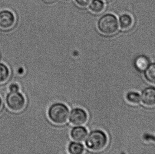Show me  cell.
I'll use <instances>...</instances> for the list:
<instances>
[{
    "instance_id": "obj_1",
    "label": "cell",
    "mask_w": 155,
    "mask_h": 154,
    "mask_svg": "<svg viewBox=\"0 0 155 154\" xmlns=\"http://www.w3.org/2000/svg\"><path fill=\"white\" fill-rule=\"evenodd\" d=\"M106 133L100 129L91 130L84 141L85 150L84 154H96L104 149L108 143Z\"/></svg>"
},
{
    "instance_id": "obj_2",
    "label": "cell",
    "mask_w": 155,
    "mask_h": 154,
    "mask_svg": "<svg viewBox=\"0 0 155 154\" xmlns=\"http://www.w3.org/2000/svg\"><path fill=\"white\" fill-rule=\"evenodd\" d=\"M70 109L62 102H54L49 106L47 115L51 122L56 124H66L68 122Z\"/></svg>"
},
{
    "instance_id": "obj_3",
    "label": "cell",
    "mask_w": 155,
    "mask_h": 154,
    "mask_svg": "<svg viewBox=\"0 0 155 154\" xmlns=\"http://www.w3.org/2000/svg\"><path fill=\"white\" fill-rule=\"evenodd\" d=\"M97 28L103 34L114 35L117 33L119 28L117 18L112 14H104L98 20Z\"/></svg>"
},
{
    "instance_id": "obj_4",
    "label": "cell",
    "mask_w": 155,
    "mask_h": 154,
    "mask_svg": "<svg viewBox=\"0 0 155 154\" xmlns=\"http://www.w3.org/2000/svg\"><path fill=\"white\" fill-rule=\"evenodd\" d=\"M6 102L9 109L15 112H21L26 105L25 97L18 91H11L8 94Z\"/></svg>"
},
{
    "instance_id": "obj_5",
    "label": "cell",
    "mask_w": 155,
    "mask_h": 154,
    "mask_svg": "<svg viewBox=\"0 0 155 154\" xmlns=\"http://www.w3.org/2000/svg\"><path fill=\"white\" fill-rule=\"evenodd\" d=\"M70 111L68 119L72 125H84L87 121L88 114L84 108L76 107Z\"/></svg>"
},
{
    "instance_id": "obj_6",
    "label": "cell",
    "mask_w": 155,
    "mask_h": 154,
    "mask_svg": "<svg viewBox=\"0 0 155 154\" xmlns=\"http://www.w3.org/2000/svg\"><path fill=\"white\" fill-rule=\"evenodd\" d=\"M15 22V16L11 11L3 10L0 11V28L3 30L11 29Z\"/></svg>"
},
{
    "instance_id": "obj_7",
    "label": "cell",
    "mask_w": 155,
    "mask_h": 154,
    "mask_svg": "<svg viewBox=\"0 0 155 154\" xmlns=\"http://www.w3.org/2000/svg\"><path fill=\"white\" fill-rule=\"evenodd\" d=\"M141 100L145 106L149 108L155 107V87H147L142 91Z\"/></svg>"
},
{
    "instance_id": "obj_8",
    "label": "cell",
    "mask_w": 155,
    "mask_h": 154,
    "mask_svg": "<svg viewBox=\"0 0 155 154\" xmlns=\"http://www.w3.org/2000/svg\"><path fill=\"white\" fill-rule=\"evenodd\" d=\"M88 133V130L84 126H74L71 129L70 135L74 141L82 143L85 141Z\"/></svg>"
},
{
    "instance_id": "obj_9",
    "label": "cell",
    "mask_w": 155,
    "mask_h": 154,
    "mask_svg": "<svg viewBox=\"0 0 155 154\" xmlns=\"http://www.w3.org/2000/svg\"><path fill=\"white\" fill-rule=\"evenodd\" d=\"M120 28L123 30L127 31L132 29L134 24L133 17L128 14H124L119 17Z\"/></svg>"
},
{
    "instance_id": "obj_10",
    "label": "cell",
    "mask_w": 155,
    "mask_h": 154,
    "mask_svg": "<svg viewBox=\"0 0 155 154\" xmlns=\"http://www.w3.org/2000/svg\"><path fill=\"white\" fill-rule=\"evenodd\" d=\"M85 146L81 142L72 140L68 145L67 150L69 154H84Z\"/></svg>"
},
{
    "instance_id": "obj_11",
    "label": "cell",
    "mask_w": 155,
    "mask_h": 154,
    "mask_svg": "<svg viewBox=\"0 0 155 154\" xmlns=\"http://www.w3.org/2000/svg\"><path fill=\"white\" fill-rule=\"evenodd\" d=\"M149 65V60L146 56H138L135 61V66L139 71H145Z\"/></svg>"
},
{
    "instance_id": "obj_12",
    "label": "cell",
    "mask_w": 155,
    "mask_h": 154,
    "mask_svg": "<svg viewBox=\"0 0 155 154\" xmlns=\"http://www.w3.org/2000/svg\"><path fill=\"white\" fill-rule=\"evenodd\" d=\"M144 71V77L147 80L155 84V62L149 65Z\"/></svg>"
},
{
    "instance_id": "obj_13",
    "label": "cell",
    "mask_w": 155,
    "mask_h": 154,
    "mask_svg": "<svg viewBox=\"0 0 155 154\" xmlns=\"http://www.w3.org/2000/svg\"><path fill=\"white\" fill-rule=\"evenodd\" d=\"M104 9V3L100 0H93L89 5V9L94 13H101Z\"/></svg>"
},
{
    "instance_id": "obj_14",
    "label": "cell",
    "mask_w": 155,
    "mask_h": 154,
    "mask_svg": "<svg viewBox=\"0 0 155 154\" xmlns=\"http://www.w3.org/2000/svg\"><path fill=\"white\" fill-rule=\"evenodd\" d=\"M126 100L130 104L138 105L141 102V96L137 92H129L126 96Z\"/></svg>"
},
{
    "instance_id": "obj_15",
    "label": "cell",
    "mask_w": 155,
    "mask_h": 154,
    "mask_svg": "<svg viewBox=\"0 0 155 154\" xmlns=\"http://www.w3.org/2000/svg\"><path fill=\"white\" fill-rule=\"evenodd\" d=\"M10 76L9 69L4 64L0 63V83L7 81Z\"/></svg>"
},
{
    "instance_id": "obj_16",
    "label": "cell",
    "mask_w": 155,
    "mask_h": 154,
    "mask_svg": "<svg viewBox=\"0 0 155 154\" xmlns=\"http://www.w3.org/2000/svg\"><path fill=\"white\" fill-rule=\"evenodd\" d=\"M92 0H75L76 3L81 7H86L89 5Z\"/></svg>"
},
{
    "instance_id": "obj_17",
    "label": "cell",
    "mask_w": 155,
    "mask_h": 154,
    "mask_svg": "<svg viewBox=\"0 0 155 154\" xmlns=\"http://www.w3.org/2000/svg\"><path fill=\"white\" fill-rule=\"evenodd\" d=\"M10 90L11 91H18L19 87L18 85L16 84H12L10 86Z\"/></svg>"
},
{
    "instance_id": "obj_18",
    "label": "cell",
    "mask_w": 155,
    "mask_h": 154,
    "mask_svg": "<svg viewBox=\"0 0 155 154\" xmlns=\"http://www.w3.org/2000/svg\"><path fill=\"white\" fill-rule=\"evenodd\" d=\"M24 71L23 69L22 68H20V69L19 70L18 72H19V73H20V74H21L23 73Z\"/></svg>"
},
{
    "instance_id": "obj_19",
    "label": "cell",
    "mask_w": 155,
    "mask_h": 154,
    "mask_svg": "<svg viewBox=\"0 0 155 154\" xmlns=\"http://www.w3.org/2000/svg\"><path fill=\"white\" fill-rule=\"evenodd\" d=\"M2 99H1V97H0V109L1 108V106H2Z\"/></svg>"
},
{
    "instance_id": "obj_20",
    "label": "cell",
    "mask_w": 155,
    "mask_h": 154,
    "mask_svg": "<svg viewBox=\"0 0 155 154\" xmlns=\"http://www.w3.org/2000/svg\"><path fill=\"white\" fill-rule=\"evenodd\" d=\"M45 1H46L48 2H53V1H54V0H45Z\"/></svg>"
},
{
    "instance_id": "obj_21",
    "label": "cell",
    "mask_w": 155,
    "mask_h": 154,
    "mask_svg": "<svg viewBox=\"0 0 155 154\" xmlns=\"http://www.w3.org/2000/svg\"><path fill=\"white\" fill-rule=\"evenodd\" d=\"M104 1H109V0H104Z\"/></svg>"
}]
</instances>
